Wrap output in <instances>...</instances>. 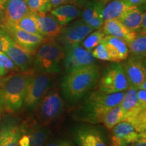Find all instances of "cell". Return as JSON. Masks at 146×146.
<instances>
[{"mask_svg": "<svg viewBox=\"0 0 146 146\" xmlns=\"http://www.w3.org/2000/svg\"><path fill=\"white\" fill-rule=\"evenodd\" d=\"M123 118L124 112L120 104L108 111L104 117L102 123H103L108 130L111 131L115 126L123 121Z\"/></svg>", "mask_w": 146, "mask_h": 146, "instance_id": "27", "label": "cell"}, {"mask_svg": "<svg viewBox=\"0 0 146 146\" xmlns=\"http://www.w3.org/2000/svg\"><path fill=\"white\" fill-rule=\"evenodd\" d=\"M123 121H127L134 127L138 133L145 131L146 129V110H143L127 118Z\"/></svg>", "mask_w": 146, "mask_h": 146, "instance_id": "30", "label": "cell"}, {"mask_svg": "<svg viewBox=\"0 0 146 146\" xmlns=\"http://www.w3.org/2000/svg\"><path fill=\"white\" fill-rule=\"evenodd\" d=\"M55 74H32L27 83L24 104L29 108H33L43 96L52 89Z\"/></svg>", "mask_w": 146, "mask_h": 146, "instance_id": "6", "label": "cell"}, {"mask_svg": "<svg viewBox=\"0 0 146 146\" xmlns=\"http://www.w3.org/2000/svg\"><path fill=\"white\" fill-rule=\"evenodd\" d=\"M111 131L110 146H129L139 137V133L127 121L120 122Z\"/></svg>", "mask_w": 146, "mask_h": 146, "instance_id": "12", "label": "cell"}, {"mask_svg": "<svg viewBox=\"0 0 146 146\" xmlns=\"http://www.w3.org/2000/svg\"><path fill=\"white\" fill-rule=\"evenodd\" d=\"M102 42L107 46L111 62H119L129 57V47L123 40L111 35H106Z\"/></svg>", "mask_w": 146, "mask_h": 146, "instance_id": "19", "label": "cell"}, {"mask_svg": "<svg viewBox=\"0 0 146 146\" xmlns=\"http://www.w3.org/2000/svg\"><path fill=\"white\" fill-rule=\"evenodd\" d=\"M129 8L125 0H106L102 10V17L104 21L119 20Z\"/></svg>", "mask_w": 146, "mask_h": 146, "instance_id": "25", "label": "cell"}, {"mask_svg": "<svg viewBox=\"0 0 146 146\" xmlns=\"http://www.w3.org/2000/svg\"><path fill=\"white\" fill-rule=\"evenodd\" d=\"M138 32L146 33V12H145L143 14V19H142L141 25H140L139 30Z\"/></svg>", "mask_w": 146, "mask_h": 146, "instance_id": "41", "label": "cell"}, {"mask_svg": "<svg viewBox=\"0 0 146 146\" xmlns=\"http://www.w3.org/2000/svg\"><path fill=\"white\" fill-rule=\"evenodd\" d=\"M0 66L5 70H15L18 69L10 57L4 52H0Z\"/></svg>", "mask_w": 146, "mask_h": 146, "instance_id": "34", "label": "cell"}, {"mask_svg": "<svg viewBox=\"0 0 146 146\" xmlns=\"http://www.w3.org/2000/svg\"><path fill=\"white\" fill-rule=\"evenodd\" d=\"M24 133H26L30 139V146H43L50 137L52 131L46 126L39 125L33 121L30 125L23 126Z\"/></svg>", "mask_w": 146, "mask_h": 146, "instance_id": "22", "label": "cell"}, {"mask_svg": "<svg viewBox=\"0 0 146 146\" xmlns=\"http://www.w3.org/2000/svg\"><path fill=\"white\" fill-rule=\"evenodd\" d=\"M3 109H2V106H1V103H0V121H1V112H2Z\"/></svg>", "mask_w": 146, "mask_h": 146, "instance_id": "47", "label": "cell"}, {"mask_svg": "<svg viewBox=\"0 0 146 146\" xmlns=\"http://www.w3.org/2000/svg\"><path fill=\"white\" fill-rule=\"evenodd\" d=\"M4 1H5V0H0V11H1L3 10Z\"/></svg>", "mask_w": 146, "mask_h": 146, "instance_id": "46", "label": "cell"}, {"mask_svg": "<svg viewBox=\"0 0 146 146\" xmlns=\"http://www.w3.org/2000/svg\"><path fill=\"white\" fill-rule=\"evenodd\" d=\"M127 4L130 8H135L145 5L146 0H125Z\"/></svg>", "mask_w": 146, "mask_h": 146, "instance_id": "37", "label": "cell"}, {"mask_svg": "<svg viewBox=\"0 0 146 146\" xmlns=\"http://www.w3.org/2000/svg\"><path fill=\"white\" fill-rule=\"evenodd\" d=\"M5 54L13 61L18 69H21V70L28 71L33 67V58L32 55L24 50L12 39Z\"/></svg>", "mask_w": 146, "mask_h": 146, "instance_id": "17", "label": "cell"}, {"mask_svg": "<svg viewBox=\"0 0 146 146\" xmlns=\"http://www.w3.org/2000/svg\"><path fill=\"white\" fill-rule=\"evenodd\" d=\"M64 107V101L58 89H51L33 108L36 122L43 126L50 125L62 114Z\"/></svg>", "mask_w": 146, "mask_h": 146, "instance_id": "5", "label": "cell"}, {"mask_svg": "<svg viewBox=\"0 0 146 146\" xmlns=\"http://www.w3.org/2000/svg\"><path fill=\"white\" fill-rule=\"evenodd\" d=\"M60 146H76V145H74L72 142L69 141H66V140H61Z\"/></svg>", "mask_w": 146, "mask_h": 146, "instance_id": "42", "label": "cell"}, {"mask_svg": "<svg viewBox=\"0 0 146 146\" xmlns=\"http://www.w3.org/2000/svg\"><path fill=\"white\" fill-rule=\"evenodd\" d=\"M130 146H146V133L145 131L139 133V137L138 139L131 144Z\"/></svg>", "mask_w": 146, "mask_h": 146, "instance_id": "36", "label": "cell"}, {"mask_svg": "<svg viewBox=\"0 0 146 146\" xmlns=\"http://www.w3.org/2000/svg\"><path fill=\"white\" fill-rule=\"evenodd\" d=\"M64 47L55 39L45 37L35 54L33 74H56L61 70L62 61L65 56Z\"/></svg>", "mask_w": 146, "mask_h": 146, "instance_id": "3", "label": "cell"}, {"mask_svg": "<svg viewBox=\"0 0 146 146\" xmlns=\"http://www.w3.org/2000/svg\"><path fill=\"white\" fill-rule=\"evenodd\" d=\"M137 91L138 89L136 87L130 85L125 94V96L120 103L124 112L123 120L141 111L146 110V109L142 108L139 104Z\"/></svg>", "mask_w": 146, "mask_h": 146, "instance_id": "23", "label": "cell"}, {"mask_svg": "<svg viewBox=\"0 0 146 146\" xmlns=\"http://www.w3.org/2000/svg\"><path fill=\"white\" fill-rule=\"evenodd\" d=\"M129 146H130V145H129Z\"/></svg>", "mask_w": 146, "mask_h": 146, "instance_id": "48", "label": "cell"}, {"mask_svg": "<svg viewBox=\"0 0 146 146\" xmlns=\"http://www.w3.org/2000/svg\"><path fill=\"white\" fill-rule=\"evenodd\" d=\"M11 41L12 38L6 29L4 27L0 28V52L5 53Z\"/></svg>", "mask_w": 146, "mask_h": 146, "instance_id": "33", "label": "cell"}, {"mask_svg": "<svg viewBox=\"0 0 146 146\" xmlns=\"http://www.w3.org/2000/svg\"><path fill=\"white\" fill-rule=\"evenodd\" d=\"M130 56L145 60L146 56V33L138 32L132 41L127 43Z\"/></svg>", "mask_w": 146, "mask_h": 146, "instance_id": "26", "label": "cell"}, {"mask_svg": "<svg viewBox=\"0 0 146 146\" xmlns=\"http://www.w3.org/2000/svg\"><path fill=\"white\" fill-rule=\"evenodd\" d=\"M7 72H8V71L5 70L4 68H3L2 67L0 66V77L3 75H5Z\"/></svg>", "mask_w": 146, "mask_h": 146, "instance_id": "45", "label": "cell"}, {"mask_svg": "<svg viewBox=\"0 0 146 146\" xmlns=\"http://www.w3.org/2000/svg\"><path fill=\"white\" fill-rule=\"evenodd\" d=\"M145 12V5L130 8L119 18L118 21L128 29L137 33L139 30L140 25Z\"/></svg>", "mask_w": 146, "mask_h": 146, "instance_id": "24", "label": "cell"}, {"mask_svg": "<svg viewBox=\"0 0 146 146\" xmlns=\"http://www.w3.org/2000/svg\"><path fill=\"white\" fill-rule=\"evenodd\" d=\"M24 134L23 126L15 120H8L0 127V146H19L18 140Z\"/></svg>", "mask_w": 146, "mask_h": 146, "instance_id": "16", "label": "cell"}, {"mask_svg": "<svg viewBox=\"0 0 146 146\" xmlns=\"http://www.w3.org/2000/svg\"><path fill=\"white\" fill-rule=\"evenodd\" d=\"M31 74L25 73L14 76L0 89V103L3 110L14 113L21 109L27 83Z\"/></svg>", "mask_w": 146, "mask_h": 146, "instance_id": "4", "label": "cell"}, {"mask_svg": "<svg viewBox=\"0 0 146 146\" xmlns=\"http://www.w3.org/2000/svg\"><path fill=\"white\" fill-rule=\"evenodd\" d=\"M18 145L19 146H30V139L26 133H24L18 140Z\"/></svg>", "mask_w": 146, "mask_h": 146, "instance_id": "38", "label": "cell"}, {"mask_svg": "<svg viewBox=\"0 0 146 146\" xmlns=\"http://www.w3.org/2000/svg\"><path fill=\"white\" fill-rule=\"evenodd\" d=\"M14 25H16V27L22 30L30 33L41 35L35 13L29 12L28 14L22 18Z\"/></svg>", "mask_w": 146, "mask_h": 146, "instance_id": "28", "label": "cell"}, {"mask_svg": "<svg viewBox=\"0 0 146 146\" xmlns=\"http://www.w3.org/2000/svg\"><path fill=\"white\" fill-rule=\"evenodd\" d=\"M72 135L78 146H108L104 132L92 124L78 125L73 129Z\"/></svg>", "mask_w": 146, "mask_h": 146, "instance_id": "9", "label": "cell"}, {"mask_svg": "<svg viewBox=\"0 0 146 146\" xmlns=\"http://www.w3.org/2000/svg\"><path fill=\"white\" fill-rule=\"evenodd\" d=\"M93 56L96 59H99L103 61H110V54L108 50L107 46L104 43H100L92 50Z\"/></svg>", "mask_w": 146, "mask_h": 146, "instance_id": "32", "label": "cell"}, {"mask_svg": "<svg viewBox=\"0 0 146 146\" xmlns=\"http://www.w3.org/2000/svg\"><path fill=\"white\" fill-rule=\"evenodd\" d=\"M37 21L39 31L44 37L56 39L60 35L62 26L50 13L35 14Z\"/></svg>", "mask_w": 146, "mask_h": 146, "instance_id": "18", "label": "cell"}, {"mask_svg": "<svg viewBox=\"0 0 146 146\" xmlns=\"http://www.w3.org/2000/svg\"><path fill=\"white\" fill-rule=\"evenodd\" d=\"M106 0L89 1L83 8L81 17L83 21L94 30H99L103 26L104 20L102 10Z\"/></svg>", "mask_w": 146, "mask_h": 146, "instance_id": "14", "label": "cell"}, {"mask_svg": "<svg viewBox=\"0 0 146 146\" xmlns=\"http://www.w3.org/2000/svg\"><path fill=\"white\" fill-rule=\"evenodd\" d=\"M4 28L12 39L33 56H35L36 50L45 39L44 36L41 35L30 33L14 25H5Z\"/></svg>", "mask_w": 146, "mask_h": 146, "instance_id": "10", "label": "cell"}, {"mask_svg": "<svg viewBox=\"0 0 146 146\" xmlns=\"http://www.w3.org/2000/svg\"><path fill=\"white\" fill-rule=\"evenodd\" d=\"M50 14L56 18L61 26H66L70 22L81 17V8L72 3H65L53 9Z\"/></svg>", "mask_w": 146, "mask_h": 146, "instance_id": "21", "label": "cell"}, {"mask_svg": "<svg viewBox=\"0 0 146 146\" xmlns=\"http://www.w3.org/2000/svg\"><path fill=\"white\" fill-rule=\"evenodd\" d=\"M4 27V19H3V16L1 11H0V28H3Z\"/></svg>", "mask_w": 146, "mask_h": 146, "instance_id": "44", "label": "cell"}, {"mask_svg": "<svg viewBox=\"0 0 146 146\" xmlns=\"http://www.w3.org/2000/svg\"><path fill=\"white\" fill-rule=\"evenodd\" d=\"M100 77V68L95 64L67 71L60 83L62 94L69 103H76L94 88Z\"/></svg>", "mask_w": 146, "mask_h": 146, "instance_id": "1", "label": "cell"}, {"mask_svg": "<svg viewBox=\"0 0 146 146\" xmlns=\"http://www.w3.org/2000/svg\"><path fill=\"white\" fill-rule=\"evenodd\" d=\"M122 66L129 86H133L138 89L139 86L145 81V60L130 56Z\"/></svg>", "mask_w": 146, "mask_h": 146, "instance_id": "13", "label": "cell"}, {"mask_svg": "<svg viewBox=\"0 0 146 146\" xmlns=\"http://www.w3.org/2000/svg\"><path fill=\"white\" fill-rule=\"evenodd\" d=\"M94 31V29L85 23L81 18L64 26L61 34L56 41L66 51L74 45L80 44Z\"/></svg>", "mask_w": 146, "mask_h": 146, "instance_id": "8", "label": "cell"}, {"mask_svg": "<svg viewBox=\"0 0 146 146\" xmlns=\"http://www.w3.org/2000/svg\"><path fill=\"white\" fill-rule=\"evenodd\" d=\"M27 3L32 13L45 14L51 11L50 0H27Z\"/></svg>", "mask_w": 146, "mask_h": 146, "instance_id": "31", "label": "cell"}, {"mask_svg": "<svg viewBox=\"0 0 146 146\" xmlns=\"http://www.w3.org/2000/svg\"><path fill=\"white\" fill-rule=\"evenodd\" d=\"M125 93L124 91L106 94L100 91L93 92L74 113V118L85 123H102L106 114L112 108L120 104Z\"/></svg>", "mask_w": 146, "mask_h": 146, "instance_id": "2", "label": "cell"}, {"mask_svg": "<svg viewBox=\"0 0 146 146\" xmlns=\"http://www.w3.org/2000/svg\"><path fill=\"white\" fill-rule=\"evenodd\" d=\"M89 1V0H67V3H72L81 8H83Z\"/></svg>", "mask_w": 146, "mask_h": 146, "instance_id": "39", "label": "cell"}, {"mask_svg": "<svg viewBox=\"0 0 146 146\" xmlns=\"http://www.w3.org/2000/svg\"><path fill=\"white\" fill-rule=\"evenodd\" d=\"M63 60L64 66L66 71L94 64L96 62L92 51L86 50L80 44L66 50Z\"/></svg>", "mask_w": 146, "mask_h": 146, "instance_id": "11", "label": "cell"}, {"mask_svg": "<svg viewBox=\"0 0 146 146\" xmlns=\"http://www.w3.org/2000/svg\"><path fill=\"white\" fill-rule=\"evenodd\" d=\"M98 83L99 91L106 94L121 92L129 87L122 64L118 62L108 66L100 75Z\"/></svg>", "mask_w": 146, "mask_h": 146, "instance_id": "7", "label": "cell"}, {"mask_svg": "<svg viewBox=\"0 0 146 146\" xmlns=\"http://www.w3.org/2000/svg\"><path fill=\"white\" fill-rule=\"evenodd\" d=\"M67 3V0H50L51 10Z\"/></svg>", "mask_w": 146, "mask_h": 146, "instance_id": "40", "label": "cell"}, {"mask_svg": "<svg viewBox=\"0 0 146 146\" xmlns=\"http://www.w3.org/2000/svg\"><path fill=\"white\" fill-rule=\"evenodd\" d=\"M1 12L4 19L5 26L7 25H15L31 12L29 10L27 0H5Z\"/></svg>", "mask_w": 146, "mask_h": 146, "instance_id": "15", "label": "cell"}, {"mask_svg": "<svg viewBox=\"0 0 146 146\" xmlns=\"http://www.w3.org/2000/svg\"><path fill=\"white\" fill-rule=\"evenodd\" d=\"M138 103L142 108L146 109V91L144 89H139L137 91Z\"/></svg>", "mask_w": 146, "mask_h": 146, "instance_id": "35", "label": "cell"}, {"mask_svg": "<svg viewBox=\"0 0 146 146\" xmlns=\"http://www.w3.org/2000/svg\"><path fill=\"white\" fill-rule=\"evenodd\" d=\"M60 142H61V140H58V141L50 142V143L46 144L45 146H60Z\"/></svg>", "mask_w": 146, "mask_h": 146, "instance_id": "43", "label": "cell"}, {"mask_svg": "<svg viewBox=\"0 0 146 146\" xmlns=\"http://www.w3.org/2000/svg\"><path fill=\"white\" fill-rule=\"evenodd\" d=\"M100 30L106 35H111L117 37L128 43L135 37L137 33L126 27L118 20L105 21Z\"/></svg>", "mask_w": 146, "mask_h": 146, "instance_id": "20", "label": "cell"}, {"mask_svg": "<svg viewBox=\"0 0 146 146\" xmlns=\"http://www.w3.org/2000/svg\"><path fill=\"white\" fill-rule=\"evenodd\" d=\"M105 36L106 35L100 29L95 31H94L89 33L81 42L82 46L87 50L92 51L97 45L102 43Z\"/></svg>", "mask_w": 146, "mask_h": 146, "instance_id": "29", "label": "cell"}]
</instances>
